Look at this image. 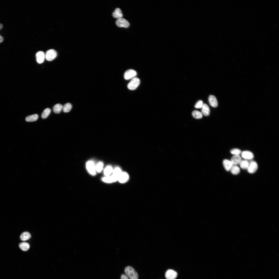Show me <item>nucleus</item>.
I'll list each match as a JSON object with an SVG mask.
<instances>
[{
	"instance_id": "obj_19",
	"label": "nucleus",
	"mask_w": 279,
	"mask_h": 279,
	"mask_svg": "<svg viewBox=\"0 0 279 279\" xmlns=\"http://www.w3.org/2000/svg\"><path fill=\"white\" fill-rule=\"evenodd\" d=\"M38 116L37 114H34L27 116L25 118V120L27 122L35 121L38 119Z\"/></svg>"
},
{
	"instance_id": "obj_24",
	"label": "nucleus",
	"mask_w": 279,
	"mask_h": 279,
	"mask_svg": "<svg viewBox=\"0 0 279 279\" xmlns=\"http://www.w3.org/2000/svg\"><path fill=\"white\" fill-rule=\"evenodd\" d=\"M192 115L193 117L196 119H200L203 117V114L202 112L197 110L193 111Z\"/></svg>"
},
{
	"instance_id": "obj_12",
	"label": "nucleus",
	"mask_w": 279,
	"mask_h": 279,
	"mask_svg": "<svg viewBox=\"0 0 279 279\" xmlns=\"http://www.w3.org/2000/svg\"><path fill=\"white\" fill-rule=\"evenodd\" d=\"M36 57L37 62L39 64L43 63L45 58V55L42 51L38 52L36 54Z\"/></svg>"
},
{
	"instance_id": "obj_22",
	"label": "nucleus",
	"mask_w": 279,
	"mask_h": 279,
	"mask_svg": "<svg viewBox=\"0 0 279 279\" xmlns=\"http://www.w3.org/2000/svg\"><path fill=\"white\" fill-rule=\"evenodd\" d=\"M72 107V105L70 103H67L63 106L62 110L64 112H68L71 110Z\"/></svg>"
},
{
	"instance_id": "obj_25",
	"label": "nucleus",
	"mask_w": 279,
	"mask_h": 279,
	"mask_svg": "<svg viewBox=\"0 0 279 279\" xmlns=\"http://www.w3.org/2000/svg\"><path fill=\"white\" fill-rule=\"evenodd\" d=\"M232 174L234 175L238 174L240 172L239 167L237 165H233L230 170Z\"/></svg>"
},
{
	"instance_id": "obj_5",
	"label": "nucleus",
	"mask_w": 279,
	"mask_h": 279,
	"mask_svg": "<svg viewBox=\"0 0 279 279\" xmlns=\"http://www.w3.org/2000/svg\"><path fill=\"white\" fill-rule=\"evenodd\" d=\"M116 24L118 26L120 27L127 28L129 26V23L128 21L122 18L117 19Z\"/></svg>"
},
{
	"instance_id": "obj_2",
	"label": "nucleus",
	"mask_w": 279,
	"mask_h": 279,
	"mask_svg": "<svg viewBox=\"0 0 279 279\" xmlns=\"http://www.w3.org/2000/svg\"><path fill=\"white\" fill-rule=\"evenodd\" d=\"M140 83V79L137 77L133 78L128 84L127 87L131 90L135 89L138 86Z\"/></svg>"
},
{
	"instance_id": "obj_17",
	"label": "nucleus",
	"mask_w": 279,
	"mask_h": 279,
	"mask_svg": "<svg viewBox=\"0 0 279 279\" xmlns=\"http://www.w3.org/2000/svg\"><path fill=\"white\" fill-rule=\"evenodd\" d=\"M112 16L114 18L118 19L122 18L123 14L120 9L119 8H117L113 13Z\"/></svg>"
},
{
	"instance_id": "obj_15",
	"label": "nucleus",
	"mask_w": 279,
	"mask_h": 279,
	"mask_svg": "<svg viewBox=\"0 0 279 279\" xmlns=\"http://www.w3.org/2000/svg\"><path fill=\"white\" fill-rule=\"evenodd\" d=\"M209 103L212 106L216 107L218 105V102L217 99L215 96L213 95H210L208 98Z\"/></svg>"
},
{
	"instance_id": "obj_26",
	"label": "nucleus",
	"mask_w": 279,
	"mask_h": 279,
	"mask_svg": "<svg viewBox=\"0 0 279 279\" xmlns=\"http://www.w3.org/2000/svg\"><path fill=\"white\" fill-rule=\"evenodd\" d=\"M51 111L49 108H47L44 110L41 114V117L44 119L47 118L49 115Z\"/></svg>"
},
{
	"instance_id": "obj_34",
	"label": "nucleus",
	"mask_w": 279,
	"mask_h": 279,
	"mask_svg": "<svg viewBox=\"0 0 279 279\" xmlns=\"http://www.w3.org/2000/svg\"><path fill=\"white\" fill-rule=\"evenodd\" d=\"M2 25L1 24H0V29H1L2 28Z\"/></svg>"
},
{
	"instance_id": "obj_31",
	"label": "nucleus",
	"mask_w": 279,
	"mask_h": 279,
	"mask_svg": "<svg viewBox=\"0 0 279 279\" xmlns=\"http://www.w3.org/2000/svg\"><path fill=\"white\" fill-rule=\"evenodd\" d=\"M203 104V101L201 100H199L196 103L195 107L197 109L201 108H202Z\"/></svg>"
},
{
	"instance_id": "obj_29",
	"label": "nucleus",
	"mask_w": 279,
	"mask_h": 279,
	"mask_svg": "<svg viewBox=\"0 0 279 279\" xmlns=\"http://www.w3.org/2000/svg\"><path fill=\"white\" fill-rule=\"evenodd\" d=\"M103 163L101 162H98L96 166V170L98 172H100L102 169Z\"/></svg>"
},
{
	"instance_id": "obj_16",
	"label": "nucleus",
	"mask_w": 279,
	"mask_h": 279,
	"mask_svg": "<svg viewBox=\"0 0 279 279\" xmlns=\"http://www.w3.org/2000/svg\"><path fill=\"white\" fill-rule=\"evenodd\" d=\"M202 109V114L205 116H207L209 115L210 110L207 104H203Z\"/></svg>"
},
{
	"instance_id": "obj_1",
	"label": "nucleus",
	"mask_w": 279,
	"mask_h": 279,
	"mask_svg": "<svg viewBox=\"0 0 279 279\" xmlns=\"http://www.w3.org/2000/svg\"><path fill=\"white\" fill-rule=\"evenodd\" d=\"M126 275L130 279H138V274L135 270L131 267L128 266L125 269Z\"/></svg>"
},
{
	"instance_id": "obj_20",
	"label": "nucleus",
	"mask_w": 279,
	"mask_h": 279,
	"mask_svg": "<svg viewBox=\"0 0 279 279\" xmlns=\"http://www.w3.org/2000/svg\"><path fill=\"white\" fill-rule=\"evenodd\" d=\"M19 246L22 251H26L29 249L30 245L28 243L24 242L20 243L19 244Z\"/></svg>"
},
{
	"instance_id": "obj_30",
	"label": "nucleus",
	"mask_w": 279,
	"mask_h": 279,
	"mask_svg": "<svg viewBox=\"0 0 279 279\" xmlns=\"http://www.w3.org/2000/svg\"><path fill=\"white\" fill-rule=\"evenodd\" d=\"M102 180L104 182L107 183L113 182L112 178L111 176H106L103 177L102 179Z\"/></svg>"
},
{
	"instance_id": "obj_13",
	"label": "nucleus",
	"mask_w": 279,
	"mask_h": 279,
	"mask_svg": "<svg viewBox=\"0 0 279 279\" xmlns=\"http://www.w3.org/2000/svg\"><path fill=\"white\" fill-rule=\"evenodd\" d=\"M241 157L239 155H234L231 158V161L233 165L239 164L242 160Z\"/></svg>"
},
{
	"instance_id": "obj_32",
	"label": "nucleus",
	"mask_w": 279,
	"mask_h": 279,
	"mask_svg": "<svg viewBox=\"0 0 279 279\" xmlns=\"http://www.w3.org/2000/svg\"><path fill=\"white\" fill-rule=\"evenodd\" d=\"M121 279H129V278L126 275L122 274L121 276Z\"/></svg>"
},
{
	"instance_id": "obj_9",
	"label": "nucleus",
	"mask_w": 279,
	"mask_h": 279,
	"mask_svg": "<svg viewBox=\"0 0 279 279\" xmlns=\"http://www.w3.org/2000/svg\"><path fill=\"white\" fill-rule=\"evenodd\" d=\"M122 172L121 169L119 167L115 168L113 170V173L111 176L113 182H115L118 180L119 177Z\"/></svg>"
},
{
	"instance_id": "obj_21",
	"label": "nucleus",
	"mask_w": 279,
	"mask_h": 279,
	"mask_svg": "<svg viewBox=\"0 0 279 279\" xmlns=\"http://www.w3.org/2000/svg\"><path fill=\"white\" fill-rule=\"evenodd\" d=\"M63 106L60 104H57L55 105L53 107V111L56 113H59L62 109Z\"/></svg>"
},
{
	"instance_id": "obj_27",
	"label": "nucleus",
	"mask_w": 279,
	"mask_h": 279,
	"mask_svg": "<svg viewBox=\"0 0 279 279\" xmlns=\"http://www.w3.org/2000/svg\"><path fill=\"white\" fill-rule=\"evenodd\" d=\"M112 167L110 166H108L104 169V173L106 176H110L111 173L113 172Z\"/></svg>"
},
{
	"instance_id": "obj_23",
	"label": "nucleus",
	"mask_w": 279,
	"mask_h": 279,
	"mask_svg": "<svg viewBox=\"0 0 279 279\" xmlns=\"http://www.w3.org/2000/svg\"><path fill=\"white\" fill-rule=\"evenodd\" d=\"M249 164V162L247 160H242L239 164L241 168L243 169H247Z\"/></svg>"
},
{
	"instance_id": "obj_33",
	"label": "nucleus",
	"mask_w": 279,
	"mask_h": 279,
	"mask_svg": "<svg viewBox=\"0 0 279 279\" xmlns=\"http://www.w3.org/2000/svg\"><path fill=\"white\" fill-rule=\"evenodd\" d=\"M3 40V37L0 35V43L2 42Z\"/></svg>"
},
{
	"instance_id": "obj_8",
	"label": "nucleus",
	"mask_w": 279,
	"mask_h": 279,
	"mask_svg": "<svg viewBox=\"0 0 279 279\" xmlns=\"http://www.w3.org/2000/svg\"><path fill=\"white\" fill-rule=\"evenodd\" d=\"M177 274L175 271L169 269L166 272L165 276L167 279H175L177 277Z\"/></svg>"
},
{
	"instance_id": "obj_14",
	"label": "nucleus",
	"mask_w": 279,
	"mask_h": 279,
	"mask_svg": "<svg viewBox=\"0 0 279 279\" xmlns=\"http://www.w3.org/2000/svg\"><path fill=\"white\" fill-rule=\"evenodd\" d=\"M223 164L225 169L228 171H230L233 165L231 161L227 159L224 160Z\"/></svg>"
},
{
	"instance_id": "obj_10",
	"label": "nucleus",
	"mask_w": 279,
	"mask_h": 279,
	"mask_svg": "<svg viewBox=\"0 0 279 279\" xmlns=\"http://www.w3.org/2000/svg\"><path fill=\"white\" fill-rule=\"evenodd\" d=\"M242 157L246 160H250L254 157V154L251 152L249 151H245L241 152Z\"/></svg>"
},
{
	"instance_id": "obj_18",
	"label": "nucleus",
	"mask_w": 279,
	"mask_h": 279,
	"mask_svg": "<svg viewBox=\"0 0 279 279\" xmlns=\"http://www.w3.org/2000/svg\"><path fill=\"white\" fill-rule=\"evenodd\" d=\"M31 237L30 234L28 232H24L22 233L20 236L21 240L25 241L29 239Z\"/></svg>"
},
{
	"instance_id": "obj_28",
	"label": "nucleus",
	"mask_w": 279,
	"mask_h": 279,
	"mask_svg": "<svg viewBox=\"0 0 279 279\" xmlns=\"http://www.w3.org/2000/svg\"><path fill=\"white\" fill-rule=\"evenodd\" d=\"M231 154L234 155H239L241 153V151L239 149L234 148L230 151Z\"/></svg>"
},
{
	"instance_id": "obj_4",
	"label": "nucleus",
	"mask_w": 279,
	"mask_h": 279,
	"mask_svg": "<svg viewBox=\"0 0 279 279\" xmlns=\"http://www.w3.org/2000/svg\"><path fill=\"white\" fill-rule=\"evenodd\" d=\"M86 167L88 172L92 175L96 174V166L94 162L92 161H88L86 163Z\"/></svg>"
},
{
	"instance_id": "obj_3",
	"label": "nucleus",
	"mask_w": 279,
	"mask_h": 279,
	"mask_svg": "<svg viewBox=\"0 0 279 279\" xmlns=\"http://www.w3.org/2000/svg\"><path fill=\"white\" fill-rule=\"evenodd\" d=\"M57 55V53L55 50L51 49L46 52L45 55V58L48 61H51L56 57Z\"/></svg>"
},
{
	"instance_id": "obj_7",
	"label": "nucleus",
	"mask_w": 279,
	"mask_h": 279,
	"mask_svg": "<svg viewBox=\"0 0 279 279\" xmlns=\"http://www.w3.org/2000/svg\"><path fill=\"white\" fill-rule=\"evenodd\" d=\"M137 75L136 72L132 69H129L124 74V78L125 79L128 80L134 78Z\"/></svg>"
},
{
	"instance_id": "obj_6",
	"label": "nucleus",
	"mask_w": 279,
	"mask_h": 279,
	"mask_svg": "<svg viewBox=\"0 0 279 279\" xmlns=\"http://www.w3.org/2000/svg\"><path fill=\"white\" fill-rule=\"evenodd\" d=\"M258 168V164L255 161H251L249 162V164L247 169L248 172L250 173H255Z\"/></svg>"
},
{
	"instance_id": "obj_11",
	"label": "nucleus",
	"mask_w": 279,
	"mask_h": 279,
	"mask_svg": "<svg viewBox=\"0 0 279 279\" xmlns=\"http://www.w3.org/2000/svg\"><path fill=\"white\" fill-rule=\"evenodd\" d=\"M129 178V175L127 173L122 172L119 177L118 180L120 183H124L127 182Z\"/></svg>"
}]
</instances>
